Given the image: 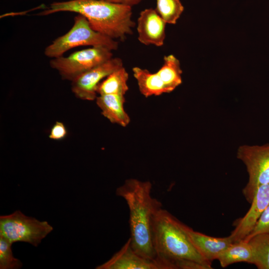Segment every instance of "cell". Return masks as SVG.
Here are the masks:
<instances>
[{
	"instance_id": "6da1fadb",
	"label": "cell",
	"mask_w": 269,
	"mask_h": 269,
	"mask_svg": "<svg viewBox=\"0 0 269 269\" xmlns=\"http://www.w3.org/2000/svg\"><path fill=\"white\" fill-rule=\"evenodd\" d=\"M151 189L148 181L130 178L117 188L116 193L126 201L129 209L130 239L133 249L145 258L155 260L152 225L155 215L162 207L161 203L152 197Z\"/></svg>"
},
{
	"instance_id": "7a4b0ae2",
	"label": "cell",
	"mask_w": 269,
	"mask_h": 269,
	"mask_svg": "<svg viewBox=\"0 0 269 269\" xmlns=\"http://www.w3.org/2000/svg\"><path fill=\"white\" fill-rule=\"evenodd\" d=\"M72 12L85 16L92 28L112 39L124 40L133 33L135 23L132 19V7L103 0H69L54 1L38 15Z\"/></svg>"
},
{
	"instance_id": "3957f363",
	"label": "cell",
	"mask_w": 269,
	"mask_h": 269,
	"mask_svg": "<svg viewBox=\"0 0 269 269\" xmlns=\"http://www.w3.org/2000/svg\"><path fill=\"white\" fill-rule=\"evenodd\" d=\"M152 241L156 259L166 269H176L175 263L183 260L195 261L212 269L191 243L183 223L162 208L154 218Z\"/></svg>"
},
{
	"instance_id": "277c9868",
	"label": "cell",
	"mask_w": 269,
	"mask_h": 269,
	"mask_svg": "<svg viewBox=\"0 0 269 269\" xmlns=\"http://www.w3.org/2000/svg\"><path fill=\"white\" fill-rule=\"evenodd\" d=\"M103 46L111 50H116L118 42L115 39L94 30L87 19L78 14L74 18L71 29L56 38L44 50V55L50 58L62 56L73 48L83 46Z\"/></svg>"
},
{
	"instance_id": "5b68a950",
	"label": "cell",
	"mask_w": 269,
	"mask_h": 269,
	"mask_svg": "<svg viewBox=\"0 0 269 269\" xmlns=\"http://www.w3.org/2000/svg\"><path fill=\"white\" fill-rule=\"evenodd\" d=\"M53 229L47 221L27 216L19 210L0 217V236L11 244L23 242L36 247Z\"/></svg>"
},
{
	"instance_id": "8992f818",
	"label": "cell",
	"mask_w": 269,
	"mask_h": 269,
	"mask_svg": "<svg viewBox=\"0 0 269 269\" xmlns=\"http://www.w3.org/2000/svg\"><path fill=\"white\" fill-rule=\"evenodd\" d=\"M237 157L245 165L249 175L248 182L242 192L251 203L258 188L269 183V143L241 145L238 149Z\"/></svg>"
},
{
	"instance_id": "52a82bcc",
	"label": "cell",
	"mask_w": 269,
	"mask_h": 269,
	"mask_svg": "<svg viewBox=\"0 0 269 269\" xmlns=\"http://www.w3.org/2000/svg\"><path fill=\"white\" fill-rule=\"evenodd\" d=\"M113 56L112 50L106 47L93 46L66 57L52 58L49 64L63 79L71 81L81 74L109 60Z\"/></svg>"
},
{
	"instance_id": "ba28073f",
	"label": "cell",
	"mask_w": 269,
	"mask_h": 269,
	"mask_svg": "<svg viewBox=\"0 0 269 269\" xmlns=\"http://www.w3.org/2000/svg\"><path fill=\"white\" fill-rule=\"evenodd\" d=\"M122 67L123 62L121 58L112 57L75 78L71 81L72 91L81 100H96L99 84L111 73Z\"/></svg>"
},
{
	"instance_id": "9c48e42d",
	"label": "cell",
	"mask_w": 269,
	"mask_h": 269,
	"mask_svg": "<svg viewBox=\"0 0 269 269\" xmlns=\"http://www.w3.org/2000/svg\"><path fill=\"white\" fill-rule=\"evenodd\" d=\"M251 204L245 215L235 222V229L229 235L233 243L244 240L251 233L269 205V183L258 188Z\"/></svg>"
},
{
	"instance_id": "30bf717a",
	"label": "cell",
	"mask_w": 269,
	"mask_h": 269,
	"mask_svg": "<svg viewBox=\"0 0 269 269\" xmlns=\"http://www.w3.org/2000/svg\"><path fill=\"white\" fill-rule=\"evenodd\" d=\"M97 269H166L157 259L145 258L133 249L129 238L121 249Z\"/></svg>"
},
{
	"instance_id": "8fae6325",
	"label": "cell",
	"mask_w": 269,
	"mask_h": 269,
	"mask_svg": "<svg viewBox=\"0 0 269 269\" xmlns=\"http://www.w3.org/2000/svg\"><path fill=\"white\" fill-rule=\"evenodd\" d=\"M166 23L155 9H144L137 19L138 40L146 45L162 46L165 38Z\"/></svg>"
},
{
	"instance_id": "7c38bea8",
	"label": "cell",
	"mask_w": 269,
	"mask_h": 269,
	"mask_svg": "<svg viewBox=\"0 0 269 269\" xmlns=\"http://www.w3.org/2000/svg\"><path fill=\"white\" fill-rule=\"evenodd\" d=\"M183 227L197 251L211 264L233 243L230 236L223 238L214 237L195 231L183 223Z\"/></svg>"
},
{
	"instance_id": "4fadbf2b",
	"label": "cell",
	"mask_w": 269,
	"mask_h": 269,
	"mask_svg": "<svg viewBox=\"0 0 269 269\" xmlns=\"http://www.w3.org/2000/svg\"><path fill=\"white\" fill-rule=\"evenodd\" d=\"M96 100L102 114L111 123L123 127L129 124L130 118L124 109L125 95H100Z\"/></svg>"
},
{
	"instance_id": "5bb4252c",
	"label": "cell",
	"mask_w": 269,
	"mask_h": 269,
	"mask_svg": "<svg viewBox=\"0 0 269 269\" xmlns=\"http://www.w3.org/2000/svg\"><path fill=\"white\" fill-rule=\"evenodd\" d=\"M132 71L139 90L145 97L170 93L156 72L152 73L138 67H133Z\"/></svg>"
},
{
	"instance_id": "9a60e30c",
	"label": "cell",
	"mask_w": 269,
	"mask_h": 269,
	"mask_svg": "<svg viewBox=\"0 0 269 269\" xmlns=\"http://www.w3.org/2000/svg\"><path fill=\"white\" fill-rule=\"evenodd\" d=\"M217 260L222 268L239 262L253 264V251L249 243L242 240L232 243L221 253Z\"/></svg>"
},
{
	"instance_id": "2e32d148",
	"label": "cell",
	"mask_w": 269,
	"mask_h": 269,
	"mask_svg": "<svg viewBox=\"0 0 269 269\" xmlns=\"http://www.w3.org/2000/svg\"><path fill=\"white\" fill-rule=\"evenodd\" d=\"M128 78V73L124 66L114 71L99 84L98 94L125 95L129 90Z\"/></svg>"
},
{
	"instance_id": "e0dca14e",
	"label": "cell",
	"mask_w": 269,
	"mask_h": 269,
	"mask_svg": "<svg viewBox=\"0 0 269 269\" xmlns=\"http://www.w3.org/2000/svg\"><path fill=\"white\" fill-rule=\"evenodd\" d=\"M164 62L161 67L156 72L170 93L182 83L179 61L173 55L164 57Z\"/></svg>"
},
{
	"instance_id": "ac0fdd59",
	"label": "cell",
	"mask_w": 269,
	"mask_h": 269,
	"mask_svg": "<svg viewBox=\"0 0 269 269\" xmlns=\"http://www.w3.org/2000/svg\"><path fill=\"white\" fill-rule=\"evenodd\" d=\"M247 242L253 251V264L259 269H269V232L256 235Z\"/></svg>"
},
{
	"instance_id": "d6986e66",
	"label": "cell",
	"mask_w": 269,
	"mask_h": 269,
	"mask_svg": "<svg viewBox=\"0 0 269 269\" xmlns=\"http://www.w3.org/2000/svg\"><path fill=\"white\" fill-rule=\"evenodd\" d=\"M155 10L166 23L175 24L184 7L180 0H156Z\"/></svg>"
},
{
	"instance_id": "ffe728a7",
	"label": "cell",
	"mask_w": 269,
	"mask_h": 269,
	"mask_svg": "<svg viewBox=\"0 0 269 269\" xmlns=\"http://www.w3.org/2000/svg\"><path fill=\"white\" fill-rule=\"evenodd\" d=\"M11 245L5 238L0 236V269H18L22 266L21 261L14 257Z\"/></svg>"
},
{
	"instance_id": "44dd1931",
	"label": "cell",
	"mask_w": 269,
	"mask_h": 269,
	"mask_svg": "<svg viewBox=\"0 0 269 269\" xmlns=\"http://www.w3.org/2000/svg\"><path fill=\"white\" fill-rule=\"evenodd\" d=\"M269 232V205L263 213L251 233L243 240L247 242L251 238L260 233Z\"/></svg>"
},
{
	"instance_id": "7402d4cb",
	"label": "cell",
	"mask_w": 269,
	"mask_h": 269,
	"mask_svg": "<svg viewBox=\"0 0 269 269\" xmlns=\"http://www.w3.org/2000/svg\"><path fill=\"white\" fill-rule=\"evenodd\" d=\"M67 134L66 127L62 122H56L51 128L49 134V138L56 140L64 138Z\"/></svg>"
},
{
	"instance_id": "603a6c76",
	"label": "cell",
	"mask_w": 269,
	"mask_h": 269,
	"mask_svg": "<svg viewBox=\"0 0 269 269\" xmlns=\"http://www.w3.org/2000/svg\"><path fill=\"white\" fill-rule=\"evenodd\" d=\"M106 1L123 4L132 7L139 3L142 0H103Z\"/></svg>"
}]
</instances>
